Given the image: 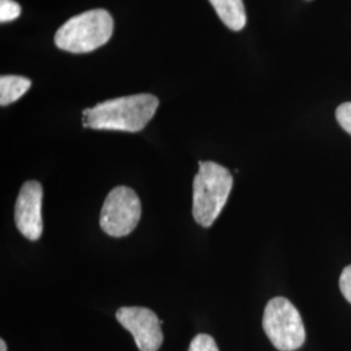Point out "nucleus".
<instances>
[{
  "label": "nucleus",
  "mask_w": 351,
  "mask_h": 351,
  "mask_svg": "<svg viewBox=\"0 0 351 351\" xmlns=\"http://www.w3.org/2000/svg\"><path fill=\"white\" fill-rule=\"evenodd\" d=\"M159 107L151 94H136L103 101L84 111V126L97 130L136 133L145 129Z\"/></svg>",
  "instance_id": "f257e3e1"
},
{
  "label": "nucleus",
  "mask_w": 351,
  "mask_h": 351,
  "mask_svg": "<svg viewBox=\"0 0 351 351\" xmlns=\"http://www.w3.org/2000/svg\"><path fill=\"white\" fill-rule=\"evenodd\" d=\"M233 188V176L226 167L215 162H199V172L193 182V216L210 228L221 213Z\"/></svg>",
  "instance_id": "f03ea898"
},
{
  "label": "nucleus",
  "mask_w": 351,
  "mask_h": 351,
  "mask_svg": "<svg viewBox=\"0 0 351 351\" xmlns=\"http://www.w3.org/2000/svg\"><path fill=\"white\" fill-rule=\"evenodd\" d=\"M113 33V19L106 10H91L77 14L60 26L55 45L72 53H88L106 45Z\"/></svg>",
  "instance_id": "7ed1b4c3"
},
{
  "label": "nucleus",
  "mask_w": 351,
  "mask_h": 351,
  "mask_svg": "<svg viewBox=\"0 0 351 351\" xmlns=\"http://www.w3.org/2000/svg\"><path fill=\"white\" fill-rule=\"evenodd\" d=\"M263 329L272 345L280 351L297 350L306 339L301 314L291 302L282 297H276L267 303Z\"/></svg>",
  "instance_id": "20e7f679"
},
{
  "label": "nucleus",
  "mask_w": 351,
  "mask_h": 351,
  "mask_svg": "<svg viewBox=\"0 0 351 351\" xmlns=\"http://www.w3.org/2000/svg\"><path fill=\"white\" fill-rule=\"evenodd\" d=\"M141 215L142 206L137 193L128 186H117L103 203L101 229L111 237H125L138 226Z\"/></svg>",
  "instance_id": "39448f33"
},
{
  "label": "nucleus",
  "mask_w": 351,
  "mask_h": 351,
  "mask_svg": "<svg viewBox=\"0 0 351 351\" xmlns=\"http://www.w3.org/2000/svg\"><path fill=\"white\" fill-rule=\"evenodd\" d=\"M116 319L129 330L139 351H158L163 343L162 324L156 314L146 307H121Z\"/></svg>",
  "instance_id": "423d86ee"
},
{
  "label": "nucleus",
  "mask_w": 351,
  "mask_h": 351,
  "mask_svg": "<svg viewBox=\"0 0 351 351\" xmlns=\"http://www.w3.org/2000/svg\"><path fill=\"white\" fill-rule=\"evenodd\" d=\"M43 188L38 181H26L14 204V223L20 233L30 241H38L43 232L42 221Z\"/></svg>",
  "instance_id": "0eeeda50"
},
{
  "label": "nucleus",
  "mask_w": 351,
  "mask_h": 351,
  "mask_svg": "<svg viewBox=\"0 0 351 351\" xmlns=\"http://www.w3.org/2000/svg\"><path fill=\"white\" fill-rule=\"evenodd\" d=\"M210 3L223 24L230 30L239 32L246 26L247 17L243 0H210Z\"/></svg>",
  "instance_id": "6e6552de"
},
{
  "label": "nucleus",
  "mask_w": 351,
  "mask_h": 351,
  "mask_svg": "<svg viewBox=\"0 0 351 351\" xmlns=\"http://www.w3.org/2000/svg\"><path fill=\"white\" fill-rule=\"evenodd\" d=\"M32 86V81L21 75L0 77V106L5 107L19 101Z\"/></svg>",
  "instance_id": "1a4fd4ad"
},
{
  "label": "nucleus",
  "mask_w": 351,
  "mask_h": 351,
  "mask_svg": "<svg viewBox=\"0 0 351 351\" xmlns=\"http://www.w3.org/2000/svg\"><path fill=\"white\" fill-rule=\"evenodd\" d=\"M21 14V7L13 0H0V21L10 23Z\"/></svg>",
  "instance_id": "9d476101"
},
{
  "label": "nucleus",
  "mask_w": 351,
  "mask_h": 351,
  "mask_svg": "<svg viewBox=\"0 0 351 351\" xmlns=\"http://www.w3.org/2000/svg\"><path fill=\"white\" fill-rule=\"evenodd\" d=\"M189 351H219V348L211 336L201 333L193 339Z\"/></svg>",
  "instance_id": "9b49d317"
},
{
  "label": "nucleus",
  "mask_w": 351,
  "mask_h": 351,
  "mask_svg": "<svg viewBox=\"0 0 351 351\" xmlns=\"http://www.w3.org/2000/svg\"><path fill=\"white\" fill-rule=\"evenodd\" d=\"M336 119L339 125L351 136V101L342 103L336 111Z\"/></svg>",
  "instance_id": "f8f14e48"
},
{
  "label": "nucleus",
  "mask_w": 351,
  "mask_h": 351,
  "mask_svg": "<svg viewBox=\"0 0 351 351\" xmlns=\"http://www.w3.org/2000/svg\"><path fill=\"white\" fill-rule=\"evenodd\" d=\"M339 289L346 298V301L351 303V265H348L339 277Z\"/></svg>",
  "instance_id": "ddd939ff"
},
{
  "label": "nucleus",
  "mask_w": 351,
  "mask_h": 351,
  "mask_svg": "<svg viewBox=\"0 0 351 351\" xmlns=\"http://www.w3.org/2000/svg\"><path fill=\"white\" fill-rule=\"evenodd\" d=\"M0 351H7V343L4 339H0Z\"/></svg>",
  "instance_id": "4468645a"
}]
</instances>
